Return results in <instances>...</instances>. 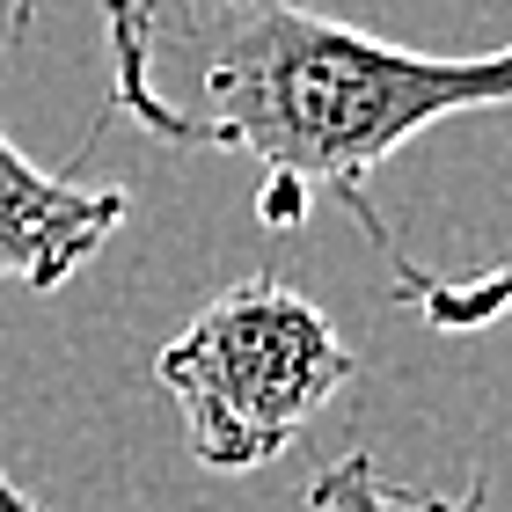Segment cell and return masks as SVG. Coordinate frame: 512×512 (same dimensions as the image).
Masks as SVG:
<instances>
[{
	"instance_id": "obj_5",
	"label": "cell",
	"mask_w": 512,
	"mask_h": 512,
	"mask_svg": "<svg viewBox=\"0 0 512 512\" xmlns=\"http://www.w3.org/2000/svg\"><path fill=\"white\" fill-rule=\"evenodd\" d=\"M388 293L410 300L417 322H432L439 337H469V330H491V322L512 315V256H498V264L476 271V278H417L410 256H395Z\"/></svg>"
},
{
	"instance_id": "obj_7",
	"label": "cell",
	"mask_w": 512,
	"mask_h": 512,
	"mask_svg": "<svg viewBox=\"0 0 512 512\" xmlns=\"http://www.w3.org/2000/svg\"><path fill=\"white\" fill-rule=\"evenodd\" d=\"M37 8H44V0H8V44H22V30L37 22Z\"/></svg>"
},
{
	"instance_id": "obj_4",
	"label": "cell",
	"mask_w": 512,
	"mask_h": 512,
	"mask_svg": "<svg viewBox=\"0 0 512 512\" xmlns=\"http://www.w3.org/2000/svg\"><path fill=\"white\" fill-rule=\"evenodd\" d=\"M308 505L315 512H491V483L469 476L454 498H439V491H410V483H395L374 469V454H337L330 469H322L308 483Z\"/></svg>"
},
{
	"instance_id": "obj_3",
	"label": "cell",
	"mask_w": 512,
	"mask_h": 512,
	"mask_svg": "<svg viewBox=\"0 0 512 512\" xmlns=\"http://www.w3.org/2000/svg\"><path fill=\"white\" fill-rule=\"evenodd\" d=\"M125 213H132L125 183H81V169L52 176L0 132V293L8 286L59 293L125 227Z\"/></svg>"
},
{
	"instance_id": "obj_2",
	"label": "cell",
	"mask_w": 512,
	"mask_h": 512,
	"mask_svg": "<svg viewBox=\"0 0 512 512\" xmlns=\"http://www.w3.org/2000/svg\"><path fill=\"white\" fill-rule=\"evenodd\" d=\"M154 374L183 410L191 454L220 476H249L271 469L337 388H352L359 359L308 293L286 278H242L161 344Z\"/></svg>"
},
{
	"instance_id": "obj_1",
	"label": "cell",
	"mask_w": 512,
	"mask_h": 512,
	"mask_svg": "<svg viewBox=\"0 0 512 512\" xmlns=\"http://www.w3.org/2000/svg\"><path fill=\"white\" fill-rule=\"evenodd\" d=\"M110 110L183 154H249L256 213L293 235L315 198L344 205L395 264L403 242L366 198L395 147L461 110L512 103L505 52H410L308 0H103Z\"/></svg>"
},
{
	"instance_id": "obj_6",
	"label": "cell",
	"mask_w": 512,
	"mask_h": 512,
	"mask_svg": "<svg viewBox=\"0 0 512 512\" xmlns=\"http://www.w3.org/2000/svg\"><path fill=\"white\" fill-rule=\"evenodd\" d=\"M0 512H52V505H37V498L22 491V483H15L8 469H0Z\"/></svg>"
}]
</instances>
